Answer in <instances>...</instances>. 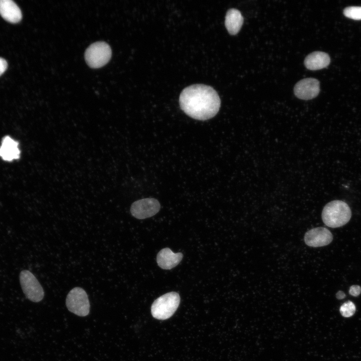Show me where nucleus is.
Returning <instances> with one entry per match:
<instances>
[{
    "label": "nucleus",
    "mask_w": 361,
    "mask_h": 361,
    "mask_svg": "<svg viewBox=\"0 0 361 361\" xmlns=\"http://www.w3.org/2000/svg\"><path fill=\"white\" fill-rule=\"evenodd\" d=\"M181 109L191 117L205 120L218 112L221 100L212 87L204 84H195L185 88L179 96Z\"/></svg>",
    "instance_id": "1"
},
{
    "label": "nucleus",
    "mask_w": 361,
    "mask_h": 361,
    "mask_svg": "<svg viewBox=\"0 0 361 361\" xmlns=\"http://www.w3.org/2000/svg\"><path fill=\"white\" fill-rule=\"evenodd\" d=\"M351 212L348 205L340 200L332 201L327 204L322 212V219L327 226L338 228L349 221Z\"/></svg>",
    "instance_id": "2"
},
{
    "label": "nucleus",
    "mask_w": 361,
    "mask_h": 361,
    "mask_svg": "<svg viewBox=\"0 0 361 361\" xmlns=\"http://www.w3.org/2000/svg\"><path fill=\"white\" fill-rule=\"evenodd\" d=\"M179 303L180 297L177 293H167L153 302L151 307V314L157 319H166L173 314Z\"/></svg>",
    "instance_id": "3"
},
{
    "label": "nucleus",
    "mask_w": 361,
    "mask_h": 361,
    "mask_svg": "<svg viewBox=\"0 0 361 361\" xmlns=\"http://www.w3.org/2000/svg\"><path fill=\"white\" fill-rule=\"evenodd\" d=\"M111 49L104 42L92 44L86 50L85 58L91 68H98L106 65L111 57Z\"/></svg>",
    "instance_id": "4"
},
{
    "label": "nucleus",
    "mask_w": 361,
    "mask_h": 361,
    "mask_svg": "<svg viewBox=\"0 0 361 361\" xmlns=\"http://www.w3.org/2000/svg\"><path fill=\"white\" fill-rule=\"evenodd\" d=\"M66 305L71 312L79 316H85L90 312V303L86 291L80 287H75L68 293Z\"/></svg>",
    "instance_id": "5"
},
{
    "label": "nucleus",
    "mask_w": 361,
    "mask_h": 361,
    "mask_svg": "<svg viewBox=\"0 0 361 361\" xmlns=\"http://www.w3.org/2000/svg\"><path fill=\"white\" fill-rule=\"evenodd\" d=\"M20 281L25 295L30 300L38 302L43 299L44 296L43 288L30 271H22L20 275Z\"/></svg>",
    "instance_id": "6"
},
{
    "label": "nucleus",
    "mask_w": 361,
    "mask_h": 361,
    "mask_svg": "<svg viewBox=\"0 0 361 361\" xmlns=\"http://www.w3.org/2000/svg\"><path fill=\"white\" fill-rule=\"evenodd\" d=\"M160 208V205L157 200L153 198H146L134 202L131 206L130 212L135 218L143 219L155 215Z\"/></svg>",
    "instance_id": "7"
},
{
    "label": "nucleus",
    "mask_w": 361,
    "mask_h": 361,
    "mask_svg": "<svg viewBox=\"0 0 361 361\" xmlns=\"http://www.w3.org/2000/svg\"><path fill=\"white\" fill-rule=\"evenodd\" d=\"M320 91V84L318 80L308 78L296 83L294 88L295 95L302 100H310L316 97Z\"/></svg>",
    "instance_id": "8"
},
{
    "label": "nucleus",
    "mask_w": 361,
    "mask_h": 361,
    "mask_svg": "<svg viewBox=\"0 0 361 361\" xmlns=\"http://www.w3.org/2000/svg\"><path fill=\"white\" fill-rule=\"evenodd\" d=\"M332 239L331 232L324 227L312 229L307 231L304 236L305 244L313 247L326 246L332 241Z\"/></svg>",
    "instance_id": "9"
},
{
    "label": "nucleus",
    "mask_w": 361,
    "mask_h": 361,
    "mask_svg": "<svg viewBox=\"0 0 361 361\" xmlns=\"http://www.w3.org/2000/svg\"><path fill=\"white\" fill-rule=\"evenodd\" d=\"M183 257L182 253H174L169 248H165L158 252L156 261L162 269H170L179 263Z\"/></svg>",
    "instance_id": "10"
},
{
    "label": "nucleus",
    "mask_w": 361,
    "mask_h": 361,
    "mask_svg": "<svg viewBox=\"0 0 361 361\" xmlns=\"http://www.w3.org/2000/svg\"><path fill=\"white\" fill-rule=\"evenodd\" d=\"M18 142L14 140L9 136H6L2 139L0 147V156L7 161L20 158V151L18 148Z\"/></svg>",
    "instance_id": "11"
},
{
    "label": "nucleus",
    "mask_w": 361,
    "mask_h": 361,
    "mask_svg": "<svg viewBox=\"0 0 361 361\" xmlns=\"http://www.w3.org/2000/svg\"><path fill=\"white\" fill-rule=\"evenodd\" d=\"M0 15L5 20L12 23L20 22L22 18L20 8L11 0H0Z\"/></svg>",
    "instance_id": "12"
},
{
    "label": "nucleus",
    "mask_w": 361,
    "mask_h": 361,
    "mask_svg": "<svg viewBox=\"0 0 361 361\" xmlns=\"http://www.w3.org/2000/svg\"><path fill=\"white\" fill-rule=\"evenodd\" d=\"M329 56L326 53L316 51L309 54L304 60V65L309 70H317L326 67L330 63Z\"/></svg>",
    "instance_id": "13"
},
{
    "label": "nucleus",
    "mask_w": 361,
    "mask_h": 361,
    "mask_svg": "<svg viewBox=\"0 0 361 361\" xmlns=\"http://www.w3.org/2000/svg\"><path fill=\"white\" fill-rule=\"evenodd\" d=\"M243 18L241 12L235 9H229L225 17V26L230 34L235 35L240 31L243 23Z\"/></svg>",
    "instance_id": "14"
},
{
    "label": "nucleus",
    "mask_w": 361,
    "mask_h": 361,
    "mask_svg": "<svg viewBox=\"0 0 361 361\" xmlns=\"http://www.w3.org/2000/svg\"><path fill=\"white\" fill-rule=\"evenodd\" d=\"M343 15L354 20H361V7L351 6L345 8Z\"/></svg>",
    "instance_id": "15"
},
{
    "label": "nucleus",
    "mask_w": 361,
    "mask_h": 361,
    "mask_svg": "<svg viewBox=\"0 0 361 361\" xmlns=\"http://www.w3.org/2000/svg\"><path fill=\"white\" fill-rule=\"evenodd\" d=\"M355 311V306L354 303L348 301L344 303L340 307L341 314L345 317H349L353 315Z\"/></svg>",
    "instance_id": "16"
},
{
    "label": "nucleus",
    "mask_w": 361,
    "mask_h": 361,
    "mask_svg": "<svg viewBox=\"0 0 361 361\" xmlns=\"http://www.w3.org/2000/svg\"><path fill=\"white\" fill-rule=\"evenodd\" d=\"M349 293L353 296H357L361 293V287L358 285H352L349 288Z\"/></svg>",
    "instance_id": "17"
},
{
    "label": "nucleus",
    "mask_w": 361,
    "mask_h": 361,
    "mask_svg": "<svg viewBox=\"0 0 361 361\" xmlns=\"http://www.w3.org/2000/svg\"><path fill=\"white\" fill-rule=\"evenodd\" d=\"M8 67L7 61L3 58H0V76L6 70Z\"/></svg>",
    "instance_id": "18"
},
{
    "label": "nucleus",
    "mask_w": 361,
    "mask_h": 361,
    "mask_svg": "<svg viewBox=\"0 0 361 361\" xmlns=\"http://www.w3.org/2000/svg\"><path fill=\"white\" fill-rule=\"evenodd\" d=\"M336 298L338 299H342L345 297V294L342 291H339L336 294Z\"/></svg>",
    "instance_id": "19"
}]
</instances>
